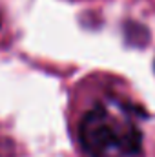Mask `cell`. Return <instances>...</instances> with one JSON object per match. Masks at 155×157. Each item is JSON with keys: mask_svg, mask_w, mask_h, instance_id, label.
Listing matches in <instances>:
<instances>
[{"mask_svg": "<svg viewBox=\"0 0 155 157\" xmlns=\"http://www.w3.org/2000/svg\"><path fill=\"white\" fill-rule=\"evenodd\" d=\"M80 144L91 157H124L139 154L142 133L137 124L119 117L104 104L91 108L78 128Z\"/></svg>", "mask_w": 155, "mask_h": 157, "instance_id": "1", "label": "cell"}, {"mask_svg": "<svg viewBox=\"0 0 155 157\" xmlns=\"http://www.w3.org/2000/svg\"><path fill=\"white\" fill-rule=\"evenodd\" d=\"M9 152H11V148H9V146H6V144H4V141H0V157L7 155Z\"/></svg>", "mask_w": 155, "mask_h": 157, "instance_id": "2", "label": "cell"}]
</instances>
